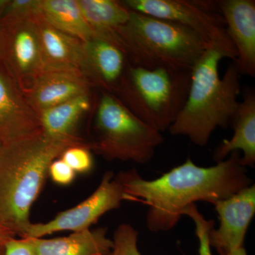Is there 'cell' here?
I'll return each instance as SVG.
<instances>
[{"label": "cell", "mask_w": 255, "mask_h": 255, "mask_svg": "<svg viewBox=\"0 0 255 255\" xmlns=\"http://www.w3.org/2000/svg\"><path fill=\"white\" fill-rule=\"evenodd\" d=\"M125 201L148 206L146 225L151 232H166L177 226L184 210L197 201L213 204L252 185L241 152L211 167L196 165L191 158L153 180L143 179L135 169L115 177Z\"/></svg>", "instance_id": "6da1fadb"}, {"label": "cell", "mask_w": 255, "mask_h": 255, "mask_svg": "<svg viewBox=\"0 0 255 255\" xmlns=\"http://www.w3.org/2000/svg\"><path fill=\"white\" fill-rule=\"evenodd\" d=\"M73 146L90 149L81 137L62 139L40 131L1 144L0 147V224L26 238L30 213L42 190L53 161Z\"/></svg>", "instance_id": "7a4b0ae2"}, {"label": "cell", "mask_w": 255, "mask_h": 255, "mask_svg": "<svg viewBox=\"0 0 255 255\" xmlns=\"http://www.w3.org/2000/svg\"><path fill=\"white\" fill-rule=\"evenodd\" d=\"M223 58L229 55L210 47L194 65L187 100L169 128L171 135L187 137L204 147L217 128H227L231 124L239 105L241 75L232 62L221 78L219 65Z\"/></svg>", "instance_id": "3957f363"}, {"label": "cell", "mask_w": 255, "mask_h": 255, "mask_svg": "<svg viewBox=\"0 0 255 255\" xmlns=\"http://www.w3.org/2000/svg\"><path fill=\"white\" fill-rule=\"evenodd\" d=\"M107 40L123 50L132 65L189 71L211 47L189 28L132 10L128 22Z\"/></svg>", "instance_id": "277c9868"}, {"label": "cell", "mask_w": 255, "mask_h": 255, "mask_svg": "<svg viewBox=\"0 0 255 255\" xmlns=\"http://www.w3.org/2000/svg\"><path fill=\"white\" fill-rule=\"evenodd\" d=\"M191 79L189 70L129 63L113 95L137 118L162 132L169 130L182 111Z\"/></svg>", "instance_id": "5b68a950"}, {"label": "cell", "mask_w": 255, "mask_h": 255, "mask_svg": "<svg viewBox=\"0 0 255 255\" xmlns=\"http://www.w3.org/2000/svg\"><path fill=\"white\" fill-rule=\"evenodd\" d=\"M90 149L107 160L150 162L162 143L157 131L132 113L116 96L102 92L96 110Z\"/></svg>", "instance_id": "8992f818"}, {"label": "cell", "mask_w": 255, "mask_h": 255, "mask_svg": "<svg viewBox=\"0 0 255 255\" xmlns=\"http://www.w3.org/2000/svg\"><path fill=\"white\" fill-rule=\"evenodd\" d=\"M130 10L179 23L197 33L211 47L226 52L233 61L237 53L226 31L216 1L125 0Z\"/></svg>", "instance_id": "52a82bcc"}, {"label": "cell", "mask_w": 255, "mask_h": 255, "mask_svg": "<svg viewBox=\"0 0 255 255\" xmlns=\"http://www.w3.org/2000/svg\"><path fill=\"white\" fill-rule=\"evenodd\" d=\"M0 28V63L24 94L45 71L35 17Z\"/></svg>", "instance_id": "ba28073f"}, {"label": "cell", "mask_w": 255, "mask_h": 255, "mask_svg": "<svg viewBox=\"0 0 255 255\" xmlns=\"http://www.w3.org/2000/svg\"><path fill=\"white\" fill-rule=\"evenodd\" d=\"M123 201L125 199L122 186L113 172H106L92 195L75 207L60 213L48 222L32 223L26 238H41L60 231L75 233L90 229L91 225L106 213L118 209Z\"/></svg>", "instance_id": "9c48e42d"}, {"label": "cell", "mask_w": 255, "mask_h": 255, "mask_svg": "<svg viewBox=\"0 0 255 255\" xmlns=\"http://www.w3.org/2000/svg\"><path fill=\"white\" fill-rule=\"evenodd\" d=\"M220 226L209 233L210 245L219 255L243 247L250 223L255 214V186L245 188L227 199L213 204Z\"/></svg>", "instance_id": "30bf717a"}, {"label": "cell", "mask_w": 255, "mask_h": 255, "mask_svg": "<svg viewBox=\"0 0 255 255\" xmlns=\"http://www.w3.org/2000/svg\"><path fill=\"white\" fill-rule=\"evenodd\" d=\"M40 131L39 116L0 63V142L19 140Z\"/></svg>", "instance_id": "8fae6325"}, {"label": "cell", "mask_w": 255, "mask_h": 255, "mask_svg": "<svg viewBox=\"0 0 255 255\" xmlns=\"http://www.w3.org/2000/svg\"><path fill=\"white\" fill-rule=\"evenodd\" d=\"M226 31L237 53L234 62L240 75L255 76V1H216Z\"/></svg>", "instance_id": "7c38bea8"}, {"label": "cell", "mask_w": 255, "mask_h": 255, "mask_svg": "<svg viewBox=\"0 0 255 255\" xmlns=\"http://www.w3.org/2000/svg\"><path fill=\"white\" fill-rule=\"evenodd\" d=\"M35 21L39 33L45 70L78 72L92 85L84 41L52 27L38 15Z\"/></svg>", "instance_id": "4fadbf2b"}, {"label": "cell", "mask_w": 255, "mask_h": 255, "mask_svg": "<svg viewBox=\"0 0 255 255\" xmlns=\"http://www.w3.org/2000/svg\"><path fill=\"white\" fill-rule=\"evenodd\" d=\"M91 82L78 72L70 70H45L23 94L28 103L37 114L73 100L89 95Z\"/></svg>", "instance_id": "5bb4252c"}, {"label": "cell", "mask_w": 255, "mask_h": 255, "mask_svg": "<svg viewBox=\"0 0 255 255\" xmlns=\"http://www.w3.org/2000/svg\"><path fill=\"white\" fill-rule=\"evenodd\" d=\"M233 135L224 139L215 149L213 158L217 162L224 160L235 151L241 152V163L245 167H254L255 164V92L252 87L245 88L243 100L231 122Z\"/></svg>", "instance_id": "9a60e30c"}, {"label": "cell", "mask_w": 255, "mask_h": 255, "mask_svg": "<svg viewBox=\"0 0 255 255\" xmlns=\"http://www.w3.org/2000/svg\"><path fill=\"white\" fill-rule=\"evenodd\" d=\"M84 45L92 85L113 95L129 65L127 55L118 46L100 37H94Z\"/></svg>", "instance_id": "2e32d148"}, {"label": "cell", "mask_w": 255, "mask_h": 255, "mask_svg": "<svg viewBox=\"0 0 255 255\" xmlns=\"http://www.w3.org/2000/svg\"><path fill=\"white\" fill-rule=\"evenodd\" d=\"M28 238L34 255H109L114 246L106 228L75 232L66 237Z\"/></svg>", "instance_id": "e0dca14e"}, {"label": "cell", "mask_w": 255, "mask_h": 255, "mask_svg": "<svg viewBox=\"0 0 255 255\" xmlns=\"http://www.w3.org/2000/svg\"><path fill=\"white\" fill-rule=\"evenodd\" d=\"M38 16L58 31L87 41L95 37L78 0H40Z\"/></svg>", "instance_id": "ac0fdd59"}, {"label": "cell", "mask_w": 255, "mask_h": 255, "mask_svg": "<svg viewBox=\"0 0 255 255\" xmlns=\"http://www.w3.org/2000/svg\"><path fill=\"white\" fill-rule=\"evenodd\" d=\"M90 107V97L85 95L43 111L38 114L42 130L55 138H77V126Z\"/></svg>", "instance_id": "d6986e66"}, {"label": "cell", "mask_w": 255, "mask_h": 255, "mask_svg": "<svg viewBox=\"0 0 255 255\" xmlns=\"http://www.w3.org/2000/svg\"><path fill=\"white\" fill-rule=\"evenodd\" d=\"M84 18L95 36L106 38L128 21L130 10L115 0H78Z\"/></svg>", "instance_id": "ffe728a7"}, {"label": "cell", "mask_w": 255, "mask_h": 255, "mask_svg": "<svg viewBox=\"0 0 255 255\" xmlns=\"http://www.w3.org/2000/svg\"><path fill=\"white\" fill-rule=\"evenodd\" d=\"M40 0H6L0 12V26L36 17Z\"/></svg>", "instance_id": "44dd1931"}, {"label": "cell", "mask_w": 255, "mask_h": 255, "mask_svg": "<svg viewBox=\"0 0 255 255\" xmlns=\"http://www.w3.org/2000/svg\"><path fill=\"white\" fill-rule=\"evenodd\" d=\"M138 232L131 225L123 223L114 232L110 255H141L137 249Z\"/></svg>", "instance_id": "7402d4cb"}, {"label": "cell", "mask_w": 255, "mask_h": 255, "mask_svg": "<svg viewBox=\"0 0 255 255\" xmlns=\"http://www.w3.org/2000/svg\"><path fill=\"white\" fill-rule=\"evenodd\" d=\"M191 218L195 225V233L199 242V255H213L210 245L209 233L214 227V221L206 220L199 212L196 204H192L184 210L183 216Z\"/></svg>", "instance_id": "603a6c76"}, {"label": "cell", "mask_w": 255, "mask_h": 255, "mask_svg": "<svg viewBox=\"0 0 255 255\" xmlns=\"http://www.w3.org/2000/svg\"><path fill=\"white\" fill-rule=\"evenodd\" d=\"M60 159L68 164L76 174H86L93 167V158L90 149L83 146L69 147L64 151Z\"/></svg>", "instance_id": "cb8c5ba5"}, {"label": "cell", "mask_w": 255, "mask_h": 255, "mask_svg": "<svg viewBox=\"0 0 255 255\" xmlns=\"http://www.w3.org/2000/svg\"><path fill=\"white\" fill-rule=\"evenodd\" d=\"M48 175L59 185H69L73 182L76 173L62 159H56L50 164Z\"/></svg>", "instance_id": "d4e9b609"}, {"label": "cell", "mask_w": 255, "mask_h": 255, "mask_svg": "<svg viewBox=\"0 0 255 255\" xmlns=\"http://www.w3.org/2000/svg\"><path fill=\"white\" fill-rule=\"evenodd\" d=\"M4 255H34L28 238H14L8 242Z\"/></svg>", "instance_id": "484cf974"}, {"label": "cell", "mask_w": 255, "mask_h": 255, "mask_svg": "<svg viewBox=\"0 0 255 255\" xmlns=\"http://www.w3.org/2000/svg\"><path fill=\"white\" fill-rule=\"evenodd\" d=\"M16 236L14 233L0 224V255H4L8 242Z\"/></svg>", "instance_id": "4316f807"}, {"label": "cell", "mask_w": 255, "mask_h": 255, "mask_svg": "<svg viewBox=\"0 0 255 255\" xmlns=\"http://www.w3.org/2000/svg\"><path fill=\"white\" fill-rule=\"evenodd\" d=\"M220 255H248V254H247L246 249L243 247H241V248L229 252V253H224V254Z\"/></svg>", "instance_id": "83f0119b"}, {"label": "cell", "mask_w": 255, "mask_h": 255, "mask_svg": "<svg viewBox=\"0 0 255 255\" xmlns=\"http://www.w3.org/2000/svg\"><path fill=\"white\" fill-rule=\"evenodd\" d=\"M1 143L0 142V147H1Z\"/></svg>", "instance_id": "f1b7e54d"}, {"label": "cell", "mask_w": 255, "mask_h": 255, "mask_svg": "<svg viewBox=\"0 0 255 255\" xmlns=\"http://www.w3.org/2000/svg\"><path fill=\"white\" fill-rule=\"evenodd\" d=\"M0 30H1V28H0Z\"/></svg>", "instance_id": "f546056e"}, {"label": "cell", "mask_w": 255, "mask_h": 255, "mask_svg": "<svg viewBox=\"0 0 255 255\" xmlns=\"http://www.w3.org/2000/svg\"></svg>", "instance_id": "4dcf8cb0"}]
</instances>
